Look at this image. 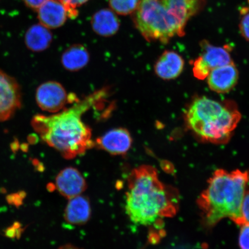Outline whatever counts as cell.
<instances>
[{"label":"cell","instance_id":"1","mask_svg":"<svg viewBox=\"0 0 249 249\" xmlns=\"http://www.w3.org/2000/svg\"><path fill=\"white\" fill-rule=\"evenodd\" d=\"M107 89L99 90L57 113L47 116L37 114L31 124L40 138L62 157L71 160L94 147L91 129L82 117L87 111L107 97Z\"/></svg>","mask_w":249,"mask_h":249},{"label":"cell","instance_id":"2","mask_svg":"<svg viewBox=\"0 0 249 249\" xmlns=\"http://www.w3.org/2000/svg\"><path fill=\"white\" fill-rule=\"evenodd\" d=\"M178 207V193L161 181L155 167L142 165L132 170L125 204L126 213L131 222L151 226L175 216Z\"/></svg>","mask_w":249,"mask_h":249},{"label":"cell","instance_id":"3","mask_svg":"<svg viewBox=\"0 0 249 249\" xmlns=\"http://www.w3.org/2000/svg\"><path fill=\"white\" fill-rule=\"evenodd\" d=\"M207 0H140L135 27L148 42L169 43L185 36L187 24L204 10Z\"/></svg>","mask_w":249,"mask_h":249},{"label":"cell","instance_id":"4","mask_svg":"<svg viewBox=\"0 0 249 249\" xmlns=\"http://www.w3.org/2000/svg\"><path fill=\"white\" fill-rule=\"evenodd\" d=\"M249 182V170L214 171L197 200L205 226L213 227L225 218L238 225Z\"/></svg>","mask_w":249,"mask_h":249},{"label":"cell","instance_id":"5","mask_svg":"<svg viewBox=\"0 0 249 249\" xmlns=\"http://www.w3.org/2000/svg\"><path fill=\"white\" fill-rule=\"evenodd\" d=\"M241 115L231 102L202 96L193 101L186 113L188 128L203 141L222 144L229 141Z\"/></svg>","mask_w":249,"mask_h":249},{"label":"cell","instance_id":"6","mask_svg":"<svg viewBox=\"0 0 249 249\" xmlns=\"http://www.w3.org/2000/svg\"><path fill=\"white\" fill-rule=\"evenodd\" d=\"M202 53L194 62L193 72L199 80L207 79L215 68L232 63L231 54L226 47L214 46L207 41L200 43Z\"/></svg>","mask_w":249,"mask_h":249},{"label":"cell","instance_id":"7","mask_svg":"<svg viewBox=\"0 0 249 249\" xmlns=\"http://www.w3.org/2000/svg\"><path fill=\"white\" fill-rule=\"evenodd\" d=\"M36 99L41 110L55 114L63 110L68 104H73L77 98L74 95L68 94L60 83L49 81L36 89Z\"/></svg>","mask_w":249,"mask_h":249},{"label":"cell","instance_id":"8","mask_svg":"<svg viewBox=\"0 0 249 249\" xmlns=\"http://www.w3.org/2000/svg\"><path fill=\"white\" fill-rule=\"evenodd\" d=\"M21 107L19 85L14 77L0 70V122L10 119Z\"/></svg>","mask_w":249,"mask_h":249},{"label":"cell","instance_id":"9","mask_svg":"<svg viewBox=\"0 0 249 249\" xmlns=\"http://www.w3.org/2000/svg\"><path fill=\"white\" fill-rule=\"evenodd\" d=\"M130 132L124 127L109 130L94 141V147L113 155H124L132 144Z\"/></svg>","mask_w":249,"mask_h":249},{"label":"cell","instance_id":"10","mask_svg":"<svg viewBox=\"0 0 249 249\" xmlns=\"http://www.w3.org/2000/svg\"><path fill=\"white\" fill-rule=\"evenodd\" d=\"M55 189L63 197L70 199L82 195L87 184L85 177L76 168L68 167L57 174L55 180Z\"/></svg>","mask_w":249,"mask_h":249},{"label":"cell","instance_id":"11","mask_svg":"<svg viewBox=\"0 0 249 249\" xmlns=\"http://www.w3.org/2000/svg\"><path fill=\"white\" fill-rule=\"evenodd\" d=\"M210 89L217 93L231 91L238 83L239 72L233 62L215 68L207 78Z\"/></svg>","mask_w":249,"mask_h":249},{"label":"cell","instance_id":"12","mask_svg":"<svg viewBox=\"0 0 249 249\" xmlns=\"http://www.w3.org/2000/svg\"><path fill=\"white\" fill-rule=\"evenodd\" d=\"M40 23L49 29H57L70 18L69 12L58 0H48L38 10Z\"/></svg>","mask_w":249,"mask_h":249},{"label":"cell","instance_id":"13","mask_svg":"<svg viewBox=\"0 0 249 249\" xmlns=\"http://www.w3.org/2000/svg\"><path fill=\"white\" fill-rule=\"evenodd\" d=\"M185 62L181 55L173 51H166L158 59L154 71L160 79H175L182 73Z\"/></svg>","mask_w":249,"mask_h":249},{"label":"cell","instance_id":"14","mask_svg":"<svg viewBox=\"0 0 249 249\" xmlns=\"http://www.w3.org/2000/svg\"><path fill=\"white\" fill-rule=\"evenodd\" d=\"M91 206L88 197L82 195L68 199L64 211V219L70 225L82 226L91 216Z\"/></svg>","mask_w":249,"mask_h":249},{"label":"cell","instance_id":"15","mask_svg":"<svg viewBox=\"0 0 249 249\" xmlns=\"http://www.w3.org/2000/svg\"><path fill=\"white\" fill-rule=\"evenodd\" d=\"M92 30L98 36L110 37L120 29V21L115 12L109 9H102L96 12L91 18Z\"/></svg>","mask_w":249,"mask_h":249},{"label":"cell","instance_id":"16","mask_svg":"<svg viewBox=\"0 0 249 249\" xmlns=\"http://www.w3.org/2000/svg\"><path fill=\"white\" fill-rule=\"evenodd\" d=\"M52 39V34L48 28L40 23L30 27L24 38L27 48L34 52L45 51L51 46Z\"/></svg>","mask_w":249,"mask_h":249},{"label":"cell","instance_id":"17","mask_svg":"<svg viewBox=\"0 0 249 249\" xmlns=\"http://www.w3.org/2000/svg\"><path fill=\"white\" fill-rule=\"evenodd\" d=\"M89 54L82 45H73L68 48L62 54L61 62L65 70L76 71L82 70L89 61Z\"/></svg>","mask_w":249,"mask_h":249},{"label":"cell","instance_id":"18","mask_svg":"<svg viewBox=\"0 0 249 249\" xmlns=\"http://www.w3.org/2000/svg\"><path fill=\"white\" fill-rule=\"evenodd\" d=\"M140 0H108L111 10L116 14L128 15L136 10Z\"/></svg>","mask_w":249,"mask_h":249},{"label":"cell","instance_id":"19","mask_svg":"<svg viewBox=\"0 0 249 249\" xmlns=\"http://www.w3.org/2000/svg\"><path fill=\"white\" fill-rule=\"evenodd\" d=\"M62 3L69 12L70 18H74L77 17V8L85 4L89 0H58Z\"/></svg>","mask_w":249,"mask_h":249},{"label":"cell","instance_id":"20","mask_svg":"<svg viewBox=\"0 0 249 249\" xmlns=\"http://www.w3.org/2000/svg\"><path fill=\"white\" fill-rule=\"evenodd\" d=\"M249 224V191L246 192L242 202L240 210V219L238 226Z\"/></svg>","mask_w":249,"mask_h":249},{"label":"cell","instance_id":"21","mask_svg":"<svg viewBox=\"0 0 249 249\" xmlns=\"http://www.w3.org/2000/svg\"><path fill=\"white\" fill-rule=\"evenodd\" d=\"M239 235V246L240 249H249V224L240 226Z\"/></svg>","mask_w":249,"mask_h":249},{"label":"cell","instance_id":"22","mask_svg":"<svg viewBox=\"0 0 249 249\" xmlns=\"http://www.w3.org/2000/svg\"><path fill=\"white\" fill-rule=\"evenodd\" d=\"M239 29L243 38L249 42V11L241 15Z\"/></svg>","mask_w":249,"mask_h":249},{"label":"cell","instance_id":"23","mask_svg":"<svg viewBox=\"0 0 249 249\" xmlns=\"http://www.w3.org/2000/svg\"><path fill=\"white\" fill-rule=\"evenodd\" d=\"M23 1L28 7L37 11L48 0H23Z\"/></svg>","mask_w":249,"mask_h":249},{"label":"cell","instance_id":"24","mask_svg":"<svg viewBox=\"0 0 249 249\" xmlns=\"http://www.w3.org/2000/svg\"><path fill=\"white\" fill-rule=\"evenodd\" d=\"M57 249H83L76 247V246H74L72 245H65L62 246V247L58 248Z\"/></svg>","mask_w":249,"mask_h":249},{"label":"cell","instance_id":"25","mask_svg":"<svg viewBox=\"0 0 249 249\" xmlns=\"http://www.w3.org/2000/svg\"><path fill=\"white\" fill-rule=\"evenodd\" d=\"M248 4L249 5V0H248Z\"/></svg>","mask_w":249,"mask_h":249}]
</instances>
